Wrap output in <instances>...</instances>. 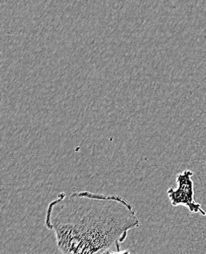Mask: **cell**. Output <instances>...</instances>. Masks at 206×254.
<instances>
[{
    "mask_svg": "<svg viewBox=\"0 0 206 254\" xmlns=\"http://www.w3.org/2000/svg\"><path fill=\"white\" fill-rule=\"evenodd\" d=\"M45 224L61 254L119 252L140 221L133 206L117 195L88 190L60 193L46 209Z\"/></svg>",
    "mask_w": 206,
    "mask_h": 254,
    "instance_id": "6da1fadb",
    "label": "cell"
},
{
    "mask_svg": "<svg viewBox=\"0 0 206 254\" xmlns=\"http://www.w3.org/2000/svg\"><path fill=\"white\" fill-rule=\"evenodd\" d=\"M193 175L194 172L188 169L178 174L176 176L178 188L168 189L167 196L174 207L184 206L192 213H199L203 216H206V211L202 208L201 204L195 200V183L192 180Z\"/></svg>",
    "mask_w": 206,
    "mask_h": 254,
    "instance_id": "7a4b0ae2",
    "label": "cell"
},
{
    "mask_svg": "<svg viewBox=\"0 0 206 254\" xmlns=\"http://www.w3.org/2000/svg\"><path fill=\"white\" fill-rule=\"evenodd\" d=\"M101 254H131L130 250L119 251V252H113V251H107Z\"/></svg>",
    "mask_w": 206,
    "mask_h": 254,
    "instance_id": "3957f363",
    "label": "cell"
}]
</instances>
